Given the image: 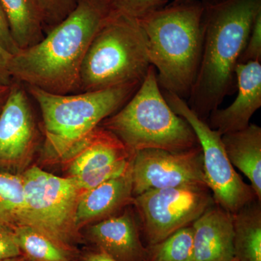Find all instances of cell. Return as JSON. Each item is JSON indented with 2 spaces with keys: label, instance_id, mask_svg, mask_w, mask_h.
Returning a JSON list of instances; mask_svg holds the SVG:
<instances>
[{
  "label": "cell",
  "instance_id": "cell-29",
  "mask_svg": "<svg viewBox=\"0 0 261 261\" xmlns=\"http://www.w3.org/2000/svg\"><path fill=\"white\" fill-rule=\"evenodd\" d=\"M82 261H116L106 252L98 249L88 250L82 255Z\"/></svg>",
  "mask_w": 261,
  "mask_h": 261
},
{
  "label": "cell",
  "instance_id": "cell-8",
  "mask_svg": "<svg viewBox=\"0 0 261 261\" xmlns=\"http://www.w3.org/2000/svg\"><path fill=\"white\" fill-rule=\"evenodd\" d=\"M162 92L166 102L178 116L192 127L202 150L206 184L214 202L234 214L257 199L250 185L237 173L225 151L222 135L213 129L189 107L187 101L167 91Z\"/></svg>",
  "mask_w": 261,
  "mask_h": 261
},
{
  "label": "cell",
  "instance_id": "cell-30",
  "mask_svg": "<svg viewBox=\"0 0 261 261\" xmlns=\"http://www.w3.org/2000/svg\"><path fill=\"white\" fill-rule=\"evenodd\" d=\"M10 87H11V85L6 86L0 84V110L3 107L5 101L8 99L10 93Z\"/></svg>",
  "mask_w": 261,
  "mask_h": 261
},
{
  "label": "cell",
  "instance_id": "cell-16",
  "mask_svg": "<svg viewBox=\"0 0 261 261\" xmlns=\"http://www.w3.org/2000/svg\"><path fill=\"white\" fill-rule=\"evenodd\" d=\"M132 152L121 140L102 128L97 127L75 151L68 163L69 177H77L106 167L121 160L129 159Z\"/></svg>",
  "mask_w": 261,
  "mask_h": 261
},
{
  "label": "cell",
  "instance_id": "cell-1",
  "mask_svg": "<svg viewBox=\"0 0 261 261\" xmlns=\"http://www.w3.org/2000/svg\"><path fill=\"white\" fill-rule=\"evenodd\" d=\"M111 13L108 0H77L74 10L40 42L13 55V80L49 93L80 92L84 57Z\"/></svg>",
  "mask_w": 261,
  "mask_h": 261
},
{
  "label": "cell",
  "instance_id": "cell-6",
  "mask_svg": "<svg viewBox=\"0 0 261 261\" xmlns=\"http://www.w3.org/2000/svg\"><path fill=\"white\" fill-rule=\"evenodd\" d=\"M150 65L147 38L138 20L111 13L84 57L80 92L142 82Z\"/></svg>",
  "mask_w": 261,
  "mask_h": 261
},
{
  "label": "cell",
  "instance_id": "cell-24",
  "mask_svg": "<svg viewBox=\"0 0 261 261\" xmlns=\"http://www.w3.org/2000/svg\"><path fill=\"white\" fill-rule=\"evenodd\" d=\"M44 15L45 29L61 23L74 10L77 0H38Z\"/></svg>",
  "mask_w": 261,
  "mask_h": 261
},
{
  "label": "cell",
  "instance_id": "cell-11",
  "mask_svg": "<svg viewBox=\"0 0 261 261\" xmlns=\"http://www.w3.org/2000/svg\"><path fill=\"white\" fill-rule=\"evenodd\" d=\"M38 138L28 94L20 83L13 82L0 111V170L23 172L37 148Z\"/></svg>",
  "mask_w": 261,
  "mask_h": 261
},
{
  "label": "cell",
  "instance_id": "cell-32",
  "mask_svg": "<svg viewBox=\"0 0 261 261\" xmlns=\"http://www.w3.org/2000/svg\"><path fill=\"white\" fill-rule=\"evenodd\" d=\"M3 261H29L28 259L27 258L23 255H21V256H18L16 257H13V258L8 259V260H5Z\"/></svg>",
  "mask_w": 261,
  "mask_h": 261
},
{
  "label": "cell",
  "instance_id": "cell-13",
  "mask_svg": "<svg viewBox=\"0 0 261 261\" xmlns=\"http://www.w3.org/2000/svg\"><path fill=\"white\" fill-rule=\"evenodd\" d=\"M235 76L238 89L236 99L227 108L215 110L207 118L209 126L222 135L245 129L261 106L260 62L240 63Z\"/></svg>",
  "mask_w": 261,
  "mask_h": 261
},
{
  "label": "cell",
  "instance_id": "cell-15",
  "mask_svg": "<svg viewBox=\"0 0 261 261\" xmlns=\"http://www.w3.org/2000/svg\"><path fill=\"white\" fill-rule=\"evenodd\" d=\"M132 167L119 177L105 182L81 194L77 205V227L80 231L132 205Z\"/></svg>",
  "mask_w": 261,
  "mask_h": 261
},
{
  "label": "cell",
  "instance_id": "cell-22",
  "mask_svg": "<svg viewBox=\"0 0 261 261\" xmlns=\"http://www.w3.org/2000/svg\"><path fill=\"white\" fill-rule=\"evenodd\" d=\"M147 247L146 261H195L192 225Z\"/></svg>",
  "mask_w": 261,
  "mask_h": 261
},
{
  "label": "cell",
  "instance_id": "cell-26",
  "mask_svg": "<svg viewBox=\"0 0 261 261\" xmlns=\"http://www.w3.org/2000/svg\"><path fill=\"white\" fill-rule=\"evenodd\" d=\"M21 255L13 228L0 226V261Z\"/></svg>",
  "mask_w": 261,
  "mask_h": 261
},
{
  "label": "cell",
  "instance_id": "cell-12",
  "mask_svg": "<svg viewBox=\"0 0 261 261\" xmlns=\"http://www.w3.org/2000/svg\"><path fill=\"white\" fill-rule=\"evenodd\" d=\"M128 207L84 228V236L94 248L116 261H146L147 247L141 240L138 218Z\"/></svg>",
  "mask_w": 261,
  "mask_h": 261
},
{
  "label": "cell",
  "instance_id": "cell-10",
  "mask_svg": "<svg viewBox=\"0 0 261 261\" xmlns=\"http://www.w3.org/2000/svg\"><path fill=\"white\" fill-rule=\"evenodd\" d=\"M133 197L159 189L206 185L200 146L180 152L145 149L133 153Z\"/></svg>",
  "mask_w": 261,
  "mask_h": 261
},
{
  "label": "cell",
  "instance_id": "cell-19",
  "mask_svg": "<svg viewBox=\"0 0 261 261\" xmlns=\"http://www.w3.org/2000/svg\"><path fill=\"white\" fill-rule=\"evenodd\" d=\"M260 202L255 199L232 214V261H261Z\"/></svg>",
  "mask_w": 261,
  "mask_h": 261
},
{
  "label": "cell",
  "instance_id": "cell-31",
  "mask_svg": "<svg viewBox=\"0 0 261 261\" xmlns=\"http://www.w3.org/2000/svg\"><path fill=\"white\" fill-rule=\"evenodd\" d=\"M199 1H200V0H173L172 3H171V5L190 4V3H193Z\"/></svg>",
  "mask_w": 261,
  "mask_h": 261
},
{
  "label": "cell",
  "instance_id": "cell-25",
  "mask_svg": "<svg viewBox=\"0 0 261 261\" xmlns=\"http://www.w3.org/2000/svg\"><path fill=\"white\" fill-rule=\"evenodd\" d=\"M251 61L261 63V13L254 22L239 64Z\"/></svg>",
  "mask_w": 261,
  "mask_h": 261
},
{
  "label": "cell",
  "instance_id": "cell-28",
  "mask_svg": "<svg viewBox=\"0 0 261 261\" xmlns=\"http://www.w3.org/2000/svg\"><path fill=\"white\" fill-rule=\"evenodd\" d=\"M12 56L13 55L0 44V84L2 85L10 86L13 84L9 70Z\"/></svg>",
  "mask_w": 261,
  "mask_h": 261
},
{
  "label": "cell",
  "instance_id": "cell-27",
  "mask_svg": "<svg viewBox=\"0 0 261 261\" xmlns=\"http://www.w3.org/2000/svg\"><path fill=\"white\" fill-rule=\"evenodd\" d=\"M0 44L12 55L16 54L20 50L12 37L9 25L1 4H0Z\"/></svg>",
  "mask_w": 261,
  "mask_h": 261
},
{
  "label": "cell",
  "instance_id": "cell-9",
  "mask_svg": "<svg viewBox=\"0 0 261 261\" xmlns=\"http://www.w3.org/2000/svg\"><path fill=\"white\" fill-rule=\"evenodd\" d=\"M214 202L206 185L149 190L133 197L147 245L159 243L187 226Z\"/></svg>",
  "mask_w": 261,
  "mask_h": 261
},
{
  "label": "cell",
  "instance_id": "cell-3",
  "mask_svg": "<svg viewBox=\"0 0 261 261\" xmlns=\"http://www.w3.org/2000/svg\"><path fill=\"white\" fill-rule=\"evenodd\" d=\"M204 4L168 5L137 20L147 38L161 89L187 100L200 68Z\"/></svg>",
  "mask_w": 261,
  "mask_h": 261
},
{
  "label": "cell",
  "instance_id": "cell-23",
  "mask_svg": "<svg viewBox=\"0 0 261 261\" xmlns=\"http://www.w3.org/2000/svg\"><path fill=\"white\" fill-rule=\"evenodd\" d=\"M111 13L140 20L165 8L168 0H108Z\"/></svg>",
  "mask_w": 261,
  "mask_h": 261
},
{
  "label": "cell",
  "instance_id": "cell-18",
  "mask_svg": "<svg viewBox=\"0 0 261 261\" xmlns=\"http://www.w3.org/2000/svg\"><path fill=\"white\" fill-rule=\"evenodd\" d=\"M0 4L19 49L32 47L44 37V15L38 0H0Z\"/></svg>",
  "mask_w": 261,
  "mask_h": 261
},
{
  "label": "cell",
  "instance_id": "cell-5",
  "mask_svg": "<svg viewBox=\"0 0 261 261\" xmlns=\"http://www.w3.org/2000/svg\"><path fill=\"white\" fill-rule=\"evenodd\" d=\"M99 126L132 153L145 149L180 152L200 146L190 125L166 102L152 65L129 100Z\"/></svg>",
  "mask_w": 261,
  "mask_h": 261
},
{
  "label": "cell",
  "instance_id": "cell-4",
  "mask_svg": "<svg viewBox=\"0 0 261 261\" xmlns=\"http://www.w3.org/2000/svg\"><path fill=\"white\" fill-rule=\"evenodd\" d=\"M142 82L68 94L27 87V92L37 102L42 115L44 161L68 162L80 144L129 100Z\"/></svg>",
  "mask_w": 261,
  "mask_h": 261
},
{
  "label": "cell",
  "instance_id": "cell-21",
  "mask_svg": "<svg viewBox=\"0 0 261 261\" xmlns=\"http://www.w3.org/2000/svg\"><path fill=\"white\" fill-rule=\"evenodd\" d=\"M24 186L22 173L0 170V226L14 228L23 219Z\"/></svg>",
  "mask_w": 261,
  "mask_h": 261
},
{
  "label": "cell",
  "instance_id": "cell-2",
  "mask_svg": "<svg viewBox=\"0 0 261 261\" xmlns=\"http://www.w3.org/2000/svg\"><path fill=\"white\" fill-rule=\"evenodd\" d=\"M204 39L200 68L189 107L206 121L236 84L235 69L257 15L261 0H203Z\"/></svg>",
  "mask_w": 261,
  "mask_h": 261
},
{
  "label": "cell",
  "instance_id": "cell-14",
  "mask_svg": "<svg viewBox=\"0 0 261 261\" xmlns=\"http://www.w3.org/2000/svg\"><path fill=\"white\" fill-rule=\"evenodd\" d=\"M192 226L195 261H232L231 213L214 202Z\"/></svg>",
  "mask_w": 261,
  "mask_h": 261
},
{
  "label": "cell",
  "instance_id": "cell-7",
  "mask_svg": "<svg viewBox=\"0 0 261 261\" xmlns=\"http://www.w3.org/2000/svg\"><path fill=\"white\" fill-rule=\"evenodd\" d=\"M24 209L20 225L31 226L76 251L82 240L75 216L81 191L73 178L56 176L38 166L22 173Z\"/></svg>",
  "mask_w": 261,
  "mask_h": 261
},
{
  "label": "cell",
  "instance_id": "cell-17",
  "mask_svg": "<svg viewBox=\"0 0 261 261\" xmlns=\"http://www.w3.org/2000/svg\"><path fill=\"white\" fill-rule=\"evenodd\" d=\"M222 142L228 159L250 181L261 201V128L250 123L245 129L224 134Z\"/></svg>",
  "mask_w": 261,
  "mask_h": 261
},
{
  "label": "cell",
  "instance_id": "cell-20",
  "mask_svg": "<svg viewBox=\"0 0 261 261\" xmlns=\"http://www.w3.org/2000/svg\"><path fill=\"white\" fill-rule=\"evenodd\" d=\"M13 230L22 255L29 261H74L76 251L65 248L35 228L20 225Z\"/></svg>",
  "mask_w": 261,
  "mask_h": 261
}]
</instances>
